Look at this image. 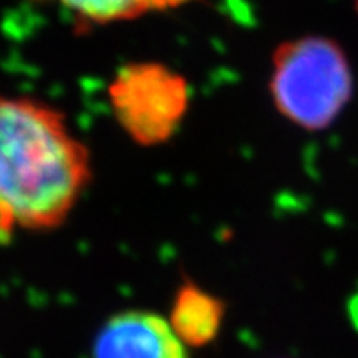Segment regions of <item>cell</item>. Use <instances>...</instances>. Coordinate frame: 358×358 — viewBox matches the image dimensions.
<instances>
[{"label": "cell", "mask_w": 358, "mask_h": 358, "mask_svg": "<svg viewBox=\"0 0 358 358\" xmlns=\"http://www.w3.org/2000/svg\"><path fill=\"white\" fill-rule=\"evenodd\" d=\"M92 181V156L46 101L0 94V241L66 222Z\"/></svg>", "instance_id": "6da1fadb"}, {"label": "cell", "mask_w": 358, "mask_h": 358, "mask_svg": "<svg viewBox=\"0 0 358 358\" xmlns=\"http://www.w3.org/2000/svg\"><path fill=\"white\" fill-rule=\"evenodd\" d=\"M274 108L289 123L320 132L353 97V70L344 48L324 35H303L274 48L268 77Z\"/></svg>", "instance_id": "7a4b0ae2"}, {"label": "cell", "mask_w": 358, "mask_h": 358, "mask_svg": "<svg viewBox=\"0 0 358 358\" xmlns=\"http://www.w3.org/2000/svg\"><path fill=\"white\" fill-rule=\"evenodd\" d=\"M113 117L127 136L143 146L174 137L190 108L189 79L163 62H128L108 86Z\"/></svg>", "instance_id": "3957f363"}, {"label": "cell", "mask_w": 358, "mask_h": 358, "mask_svg": "<svg viewBox=\"0 0 358 358\" xmlns=\"http://www.w3.org/2000/svg\"><path fill=\"white\" fill-rule=\"evenodd\" d=\"M90 358H190V355L166 318L130 309L110 316L101 325Z\"/></svg>", "instance_id": "277c9868"}, {"label": "cell", "mask_w": 358, "mask_h": 358, "mask_svg": "<svg viewBox=\"0 0 358 358\" xmlns=\"http://www.w3.org/2000/svg\"><path fill=\"white\" fill-rule=\"evenodd\" d=\"M225 313L222 298L205 291L198 283L185 282L176 291L169 322L187 348H201L220 335Z\"/></svg>", "instance_id": "5b68a950"}, {"label": "cell", "mask_w": 358, "mask_h": 358, "mask_svg": "<svg viewBox=\"0 0 358 358\" xmlns=\"http://www.w3.org/2000/svg\"><path fill=\"white\" fill-rule=\"evenodd\" d=\"M59 4L85 26L124 22L148 11L145 0H59Z\"/></svg>", "instance_id": "8992f818"}, {"label": "cell", "mask_w": 358, "mask_h": 358, "mask_svg": "<svg viewBox=\"0 0 358 358\" xmlns=\"http://www.w3.org/2000/svg\"><path fill=\"white\" fill-rule=\"evenodd\" d=\"M192 0H145L146 10L148 11H166V10H176L181 6H187Z\"/></svg>", "instance_id": "52a82bcc"}, {"label": "cell", "mask_w": 358, "mask_h": 358, "mask_svg": "<svg viewBox=\"0 0 358 358\" xmlns=\"http://www.w3.org/2000/svg\"><path fill=\"white\" fill-rule=\"evenodd\" d=\"M355 8H357V13H358V0H357V2H355Z\"/></svg>", "instance_id": "ba28073f"}]
</instances>
